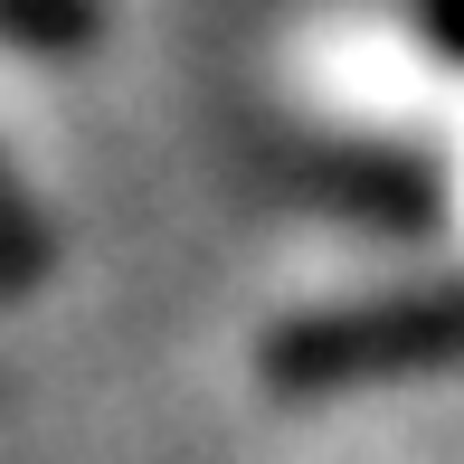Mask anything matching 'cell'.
<instances>
[{
  "label": "cell",
  "instance_id": "obj_1",
  "mask_svg": "<svg viewBox=\"0 0 464 464\" xmlns=\"http://www.w3.org/2000/svg\"><path fill=\"white\" fill-rule=\"evenodd\" d=\"M464 361V285L436 294H379V304H332L304 313L266 342V389L276 398H332L361 379H408Z\"/></svg>",
  "mask_w": 464,
  "mask_h": 464
},
{
  "label": "cell",
  "instance_id": "obj_2",
  "mask_svg": "<svg viewBox=\"0 0 464 464\" xmlns=\"http://www.w3.org/2000/svg\"><path fill=\"white\" fill-rule=\"evenodd\" d=\"M104 29V0H0V48H29V57H76L95 48Z\"/></svg>",
  "mask_w": 464,
  "mask_h": 464
},
{
  "label": "cell",
  "instance_id": "obj_3",
  "mask_svg": "<svg viewBox=\"0 0 464 464\" xmlns=\"http://www.w3.org/2000/svg\"><path fill=\"white\" fill-rule=\"evenodd\" d=\"M48 266H57L48 218H38V199H29V189L0 171V294H29L38 276H48Z\"/></svg>",
  "mask_w": 464,
  "mask_h": 464
},
{
  "label": "cell",
  "instance_id": "obj_4",
  "mask_svg": "<svg viewBox=\"0 0 464 464\" xmlns=\"http://www.w3.org/2000/svg\"><path fill=\"white\" fill-rule=\"evenodd\" d=\"M427 29H436V38H446V48L464 57V0H427Z\"/></svg>",
  "mask_w": 464,
  "mask_h": 464
}]
</instances>
